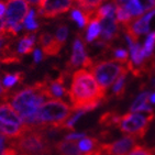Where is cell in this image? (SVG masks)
Here are the masks:
<instances>
[{
    "label": "cell",
    "instance_id": "obj_2",
    "mask_svg": "<svg viewBox=\"0 0 155 155\" xmlns=\"http://www.w3.org/2000/svg\"><path fill=\"white\" fill-rule=\"evenodd\" d=\"M45 89L46 83L45 81H41L31 86H27L23 89L11 93L9 96L8 100L11 102L10 104L19 114L29 130L44 131L39 120L38 111L45 102V98H48Z\"/></svg>",
    "mask_w": 155,
    "mask_h": 155
},
{
    "label": "cell",
    "instance_id": "obj_19",
    "mask_svg": "<svg viewBox=\"0 0 155 155\" xmlns=\"http://www.w3.org/2000/svg\"><path fill=\"white\" fill-rule=\"evenodd\" d=\"M54 149L61 155H84L78 149V144L76 141H60L55 143Z\"/></svg>",
    "mask_w": 155,
    "mask_h": 155
},
{
    "label": "cell",
    "instance_id": "obj_4",
    "mask_svg": "<svg viewBox=\"0 0 155 155\" xmlns=\"http://www.w3.org/2000/svg\"><path fill=\"white\" fill-rule=\"evenodd\" d=\"M20 155H50L52 143L48 133L41 130H30L22 137L10 142Z\"/></svg>",
    "mask_w": 155,
    "mask_h": 155
},
{
    "label": "cell",
    "instance_id": "obj_25",
    "mask_svg": "<svg viewBox=\"0 0 155 155\" xmlns=\"http://www.w3.org/2000/svg\"><path fill=\"white\" fill-rule=\"evenodd\" d=\"M127 75H128V73L122 74L117 79L116 83L114 84V89H112V91H114V98L122 99L124 97L125 87H127V83H125V81H127Z\"/></svg>",
    "mask_w": 155,
    "mask_h": 155
},
{
    "label": "cell",
    "instance_id": "obj_8",
    "mask_svg": "<svg viewBox=\"0 0 155 155\" xmlns=\"http://www.w3.org/2000/svg\"><path fill=\"white\" fill-rule=\"evenodd\" d=\"M94 65L93 58H90L86 53L85 43L81 34H77L74 43H73V53L69 61L66 63V72L71 73L73 69H76L79 66L84 68H91Z\"/></svg>",
    "mask_w": 155,
    "mask_h": 155
},
{
    "label": "cell",
    "instance_id": "obj_10",
    "mask_svg": "<svg viewBox=\"0 0 155 155\" xmlns=\"http://www.w3.org/2000/svg\"><path fill=\"white\" fill-rule=\"evenodd\" d=\"M137 137L125 135L111 143H100L99 149L104 155H128L137 145Z\"/></svg>",
    "mask_w": 155,
    "mask_h": 155
},
{
    "label": "cell",
    "instance_id": "obj_43",
    "mask_svg": "<svg viewBox=\"0 0 155 155\" xmlns=\"http://www.w3.org/2000/svg\"><path fill=\"white\" fill-rule=\"evenodd\" d=\"M73 1H75V2H77V1H78V0H73Z\"/></svg>",
    "mask_w": 155,
    "mask_h": 155
},
{
    "label": "cell",
    "instance_id": "obj_21",
    "mask_svg": "<svg viewBox=\"0 0 155 155\" xmlns=\"http://www.w3.org/2000/svg\"><path fill=\"white\" fill-rule=\"evenodd\" d=\"M78 149L81 151V154H87L95 151V150L99 149V140L95 137H83L81 141L77 142Z\"/></svg>",
    "mask_w": 155,
    "mask_h": 155
},
{
    "label": "cell",
    "instance_id": "obj_33",
    "mask_svg": "<svg viewBox=\"0 0 155 155\" xmlns=\"http://www.w3.org/2000/svg\"><path fill=\"white\" fill-rule=\"evenodd\" d=\"M11 40L10 38H1L0 36V58L7 54L11 53Z\"/></svg>",
    "mask_w": 155,
    "mask_h": 155
},
{
    "label": "cell",
    "instance_id": "obj_20",
    "mask_svg": "<svg viewBox=\"0 0 155 155\" xmlns=\"http://www.w3.org/2000/svg\"><path fill=\"white\" fill-rule=\"evenodd\" d=\"M24 78H25V74L23 72H17L12 73V74H10V73H3V77L1 79V81H2L3 87L10 91L12 87H15L18 84H21L24 81Z\"/></svg>",
    "mask_w": 155,
    "mask_h": 155
},
{
    "label": "cell",
    "instance_id": "obj_34",
    "mask_svg": "<svg viewBox=\"0 0 155 155\" xmlns=\"http://www.w3.org/2000/svg\"><path fill=\"white\" fill-rule=\"evenodd\" d=\"M139 6L142 8L144 12L149 11V10H154L155 7V0H135Z\"/></svg>",
    "mask_w": 155,
    "mask_h": 155
},
{
    "label": "cell",
    "instance_id": "obj_5",
    "mask_svg": "<svg viewBox=\"0 0 155 155\" xmlns=\"http://www.w3.org/2000/svg\"><path fill=\"white\" fill-rule=\"evenodd\" d=\"M155 118L154 112H143V114H128L120 116L116 128L127 135H131L137 139H143L150 129V124Z\"/></svg>",
    "mask_w": 155,
    "mask_h": 155
},
{
    "label": "cell",
    "instance_id": "obj_22",
    "mask_svg": "<svg viewBox=\"0 0 155 155\" xmlns=\"http://www.w3.org/2000/svg\"><path fill=\"white\" fill-rule=\"evenodd\" d=\"M116 10H117V5L114 1L106 3V5H104V6H100L98 9H97V11H96L95 19H94V20H97L100 22V21L104 18H108V17H114Z\"/></svg>",
    "mask_w": 155,
    "mask_h": 155
},
{
    "label": "cell",
    "instance_id": "obj_41",
    "mask_svg": "<svg viewBox=\"0 0 155 155\" xmlns=\"http://www.w3.org/2000/svg\"><path fill=\"white\" fill-rule=\"evenodd\" d=\"M41 1L42 0H25V2L28 5H31V6H39Z\"/></svg>",
    "mask_w": 155,
    "mask_h": 155
},
{
    "label": "cell",
    "instance_id": "obj_30",
    "mask_svg": "<svg viewBox=\"0 0 155 155\" xmlns=\"http://www.w3.org/2000/svg\"><path fill=\"white\" fill-rule=\"evenodd\" d=\"M112 55L116 62L120 63V64H127L129 62V54L125 51L124 48H117L112 50Z\"/></svg>",
    "mask_w": 155,
    "mask_h": 155
},
{
    "label": "cell",
    "instance_id": "obj_38",
    "mask_svg": "<svg viewBox=\"0 0 155 155\" xmlns=\"http://www.w3.org/2000/svg\"><path fill=\"white\" fill-rule=\"evenodd\" d=\"M33 58H34V63L35 64L43 61V53H42L41 50H34V52H33Z\"/></svg>",
    "mask_w": 155,
    "mask_h": 155
},
{
    "label": "cell",
    "instance_id": "obj_16",
    "mask_svg": "<svg viewBox=\"0 0 155 155\" xmlns=\"http://www.w3.org/2000/svg\"><path fill=\"white\" fill-rule=\"evenodd\" d=\"M28 131H30V130L25 124H24V127H17L15 124L7 123L2 120H0V133L8 137H11V139L15 140V139L22 137Z\"/></svg>",
    "mask_w": 155,
    "mask_h": 155
},
{
    "label": "cell",
    "instance_id": "obj_39",
    "mask_svg": "<svg viewBox=\"0 0 155 155\" xmlns=\"http://www.w3.org/2000/svg\"><path fill=\"white\" fill-rule=\"evenodd\" d=\"M1 155H20V154L17 152V150L13 149L12 146H10V147H7V149L2 152V154Z\"/></svg>",
    "mask_w": 155,
    "mask_h": 155
},
{
    "label": "cell",
    "instance_id": "obj_27",
    "mask_svg": "<svg viewBox=\"0 0 155 155\" xmlns=\"http://www.w3.org/2000/svg\"><path fill=\"white\" fill-rule=\"evenodd\" d=\"M144 55H145L146 60H150L153 57V53H154L155 50V32L150 33L147 38L145 40V43H144L143 48Z\"/></svg>",
    "mask_w": 155,
    "mask_h": 155
},
{
    "label": "cell",
    "instance_id": "obj_35",
    "mask_svg": "<svg viewBox=\"0 0 155 155\" xmlns=\"http://www.w3.org/2000/svg\"><path fill=\"white\" fill-rule=\"evenodd\" d=\"M87 137L86 133H84V132H81V133H68L67 135H65V140L66 141H76L77 142V140H79V139H83V137Z\"/></svg>",
    "mask_w": 155,
    "mask_h": 155
},
{
    "label": "cell",
    "instance_id": "obj_18",
    "mask_svg": "<svg viewBox=\"0 0 155 155\" xmlns=\"http://www.w3.org/2000/svg\"><path fill=\"white\" fill-rule=\"evenodd\" d=\"M35 45V33L34 32H24L23 36L21 38L18 44V54L24 55L34 52Z\"/></svg>",
    "mask_w": 155,
    "mask_h": 155
},
{
    "label": "cell",
    "instance_id": "obj_28",
    "mask_svg": "<svg viewBox=\"0 0 155 155\" xmlns=\"http://www.w3.org/2000/svg\"><path fill=\"white\" fill-rule=\"evenodd\" d=\"M116 17H117V22L121 23L123 27L130 24L133 21V19L131 18V15H129V12L123 8V7L117 6L116 10Z\"/></svg>",
    "mask_w": 155,
    "mask_h": 155
},
{
    "label": "cell",
    "instance_id": "obj_11",
    "mask_svg": "<svg viewBox=\"0 0 155 155\" xmlns=\"http://www.w3.org/2000/svg\"><path fill=\"white\" fill-rule=\"evenodd\" d=\"M155 15V9L147 12L145 15L132 21L131 23L123 27L125 32V36H129L132 41L139 42V38L142 34H149L150 32V22Z\"/></svg>",
    "mask_w": 155,
    "mask_h": 155
},
{
    "label": "cell",
    "instance_id": "obj_9",
    "mask_svg": "<svg viewBox=\"0 0 155 155\" xmlns=\"http://www.w3.org/2000/svg\"><path fill=\"white\" fill-rule=\"evenodd\" d=\"M72 7L73 0H42L38 6V15L41 18H56L69 11Z\"/></svg>",
    "mask_w": 155,
    "mask_h": 155
},
{
    "label": "cell",
    "instance_id": "obj_7",
    "mask_svg": "<svg viewBox=\"0 0 155 155\" xmlns=\"http://www.w3.org/2000/svg\"><path fill=\"white\" fill-rule=\"evenodd\" d=\"M30 8L25 0H9L7 1L6 13H5V23L6 29L15 28L24 22Z\"/></svg>",
    "mask_w": 155,
    "mask_h": 155
},
{
    "label": "cell",
    "instance_id": "obj_3",
    "mask_svg": "<svg viewBox=\"0 0 155 155\" xmlns=\"http://www.w3.org/2000/svg\"><path fill=\"white\" fill-rule=\"evenodd\" d=\"M74 114L72 106L62 99H50L38 111L39 120L45 132L61 131L62 125Z\"/></svg>",
    "mask_w": 155,
    "mask_h": 155
},
{
    "label": "cell",
    "instance_id": "obj_6",
    "mask_svg": "<svg viewBox=\"0 0 155 155\" xmlns=\"http://www.w3.org/2000/svg\"><path fill=\"white\" fill-rule=\"evenodd\" d=\"M91 74L102 89H107L116 83L117 79L124 73H128L127 66L116 61H100L91 66Z\"/></svg>",
    "mask_w": 155,
    "mask_h": 155
},
{
    "label": "cell",
    "instance_id": "obj_12",
    "mask_svg": "<svg viewBox=\"0 0 155 155\" xmlns=\"http://www.w3.org/2000/svg\"><path fill=\"white\" fill-rule=\"evenodd\" d=\"M68 72H63L60 76L54 79L45 78L44 81L46 83V96L50 99H60L62 97L67 96L68 97V90L65 87L66 77L68 76Z\"/></svg>",
    "mask_w": 155,
    "mask_h": 155
},
{
    "label": "cell",
    "instance_id": "obj_42",
    "mask_svg": "<svg viewBox=\"0 0 155 155\" xmlns=\"http://www.w3.org/2000/svg\"><path fill=\"white\" fill-rule=\"evenodd\" d=\"M149 101L151 102V104H155V93H153V94L150 95Z\"/></svg>",
    "mask_w": 155,
    "mask_h": 155
},
{
    "label": "cell",
    "instance_id": "obj_37",
    "mask_svg": "<svg viewBox=\"0 0 155 155\" xmlns=\"http://www.w3.org/2000/svg\"><path fill=\"white\" fill-rule=\"evenodd\" d=\"M0 36H1V38H10V36L7 34L5 20H3V19H1V18H0Z\"/></svg>",
    "mask_w": 155,
    "mask_h": 155
},
{
    "label": "cell",
    "instance_id": "obj_40",
    "mask_svg": "<svg viewBox=\"0 0 155 155\" xmlns=\"http://www.w3.org/2000/svg\"><path fill=\"white\" fill-rule=\"evenodd\" d=\"M6 8H7V3L5 1H0V18H2L3 15H5Z\"/></svg>",
    "mask_w": 155,
    "mask_h": 155
},
{
    "label": "cell",
    "instance_id": "obj_29",
    "mask_svg": "<svg viewBox=\"0 0 155 155\" xmlns=\"http://www.w3.org/2000/svg\"><path fill=\"white\" fill-rule=\"evenodd\" d=\"M71 18L81 28H84L85 25L89 24V21L86 18V15H84V12L81 9H78V8H75V9L72 10V12H71Z\"/></svg>",
    "mask_w": 155,
    "mask_h": 155
},
{
    "label": "cell",
    "instance_id": "obj_26",
    "mask_svg": "<svg viewBox=\"0 0 155 155\" xmlns=\"http://www.w3.org/2000/svg\"><path fill=\"white\" fill-rule=\"evenodd\" d=\"M23 27H24V29L27 30V32L35 33L36 31L39 30L40 25L35 20V13H34V10L30 9V11H29V13H28V15H27V18L24 19Z\"/></svg>",
    "mask_w": 155,
    "mask_h": 155
},
{
    "label": "cell",
    "instance_id": "obj_23",
    "mask_svg": "<svg viewBox=\"0 0 155 155\" xmlns=\"http://www.w3.org/2000/svg\"><path fill=\"white\" fill-rule=\"evenodd\" d=\"M120 119V114L117 111H107L100 116L99 118V124L104 128H110L116 127Z\"/></svg>",
    "mask_w": 155,
    "mask_h": 155
},
{
    "label": "cell",
    "instance_id": "obj_36",
    "mask_svg": "<svg viewBox=\"0 0 155 155\" xmlns=\"http://www.w3.org/2000/svg\"><path fill=\"white\" fill-rule=\"evenodd\" d=\"M7 143H9V137L0 133V155L2 154V152L6 150Z\"/></svg>",
    "mask_w": 155,
    "mask_h": 155
},
{
    "label": "cell",
    "instance_id": "obj_15",
    "mask_svg": "<svg viewBox=\"0 0 155 155\" xmlns=\"http://www.w3.org/2000/svg\"><path fill=\"white\" fill-rule=\"evenodd\" d=\"M0 120H2L7 123L15 124L17 127H24L21 117L9 102L0 104Z\"/></svg>",
    "mask_w": 155,
    "mask_h": 155
},
{
    "label": "cell",
    "instance_id": "obj_24",
    "mask_svg": "<svg viewBox=\"0 0 155 155\" xmlns=\"http://www.w3.org/2000/svg\"><path fill=\"white\" fill-rule=\"evenodd\" d=\"M101 33V27H100V22L97 20H93L88 25V29L86 31V41L88 43H93Z\"/></svg>",
    "mask_w": 155,
    "mask_h": 155
},
{
    "label": "cell",
    "instance_id": "obj_13",
    "mask_svg": "<svg viewBox=\"0 0 155 155\" xmlns=\"http://www.w3.org/2000/svg\"><path fill=\"white\" fill-rule=\"evenodd\" d=\"M39 45L41 46L42 53L45 56H57L63 48V45L57 41L56 38L46 31L40 34Z\"/></svg>",
    "mask_w": 155,
    "mask_h": 155
},
{
    "label": "cell",
    "instance_id": "obj_1",
    "mask_svg": "<svg viewBox=\"0 0 155 155\" xmlns=\"http://www.w3.org/2000/svg\"><path fill=\"white\" fill-rule=\"evenodd\" d=\"M107 91L99 86L94 75L87 69H78L73 74L68 98L74 112L95 110L104 101Z\"/></svg>",
    "mask_w": 155,
    "mask_h": 155
},
{
    "label": "cell",
    "instance_id": "obj_44",
    "mask_svg": "<svg viewBox=\"0 0 155 155\" xmlns=\"http://www.w3.org/2000/svg\"><path fill=\"white\" fill-rule=\"evenodd\" d=\"M0 1H3V0H0ZM8 1H9V0H8Z\"/></svg>",
    "mask_w": 155,
    "mask_h": 155
},
{
    "label": "cell",
    "instance_id": "obj_17",
    "mask_svg": "<svg viewBox=\"0 0 155 155\" xmlns=\"http://www.w3.org/2000/svg\"><path fill=\"white\" fill-rule=\"evenodd\" d=\"M149 98L150 93L149 91H143L142 94L137 96L133 104L130 107V112H139V114H143V112H154L153 108L149 104Z\"/></svg>",
    "mask_w": 155,
    "mask_h": 155
},
{
    "label": "cell",
    "instance_id": "obj_32",
    "mask_svg": "<svg viewBox=\"0 0 155 155\" xmlns=\"http://www.w3.org/2000/svg\"><path fill=\"white\" fill-rule=\"evenodd\" d=\"M67 34H68V27L66 24H60L56 29V35H55V38H56V40L60 42L63 46L66 43Z\"/></svg>",
    "mask_w": 155,
    "mask_h": 155
},
{
    "label": "cell",
    "instance_id": "obj_31",
    "mask_svg": "<svg viewBox=\"0 0 155 155\" xmlns=\"http://www.w3.org/2000/svg\"><path fill=\"white\" fill-rule=\"evenodd\" d=\"M128 155H155V147H147L145 145H135Z\"/></svg>",
    "mask_w": 155,
    "mask_h": 155
},
{
    "label": "cell",
    "instance_id": "obj_14",
    "mask_svg": "<svg viewBox=\"0 0 155 155\" xmlns=\"http://www.w3.org/2000/svg\"><path fill=\"white\" fill-rule=\"evenodd\" d=\"M101 27V38L102 41L109 44L112 40L117 39L119 36V25L114 17H108L100 21Z\"/></svg>",
    "mask_w": 155,
    "mask_h": 155
}]
</instances>
